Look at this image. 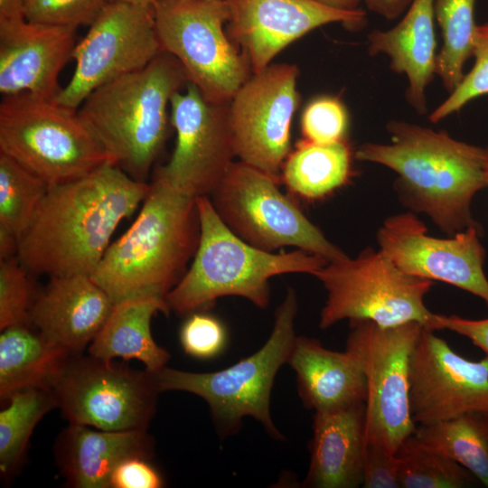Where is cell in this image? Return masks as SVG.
I'll return each mask as SVG.
<instances>
[{"label":"cell","mask_w":488,"mask_h":488,"mask_svg":"<svg viewBox=\"0 0 488 488\" xmlns=\"http://www.w3.org/2000/svg\"><path fill=\"white\" fill-rule=\"evenodd\" d=\"M149 187L111 163L50 185L19 239L16 257L29 272L50 278L91 275L116 229L143 202Z\"/></svg>","instance_id":"1"},{"label":"cell","mask_w":488,"mask_h":488,"mask_svg":"<svg viewBox=\"0 0 488 488\" xmlns=\"http://www.w3.org/2000/svg\"><path fill=\"white\" fill-rule=\"evenodd\" d=\"M386 128L390 143L362 144L354 157L394 171L400 202L427 215L448 236L481 228L471 205L486 187L485 147L402 120H390Z\"/></svg>","instance_id":"2"},{"label":"cell","mask_w":488,"mask_h":488,"mask_svg":"<svg viewBox=\"0 0 488 488\" xmlns=\"http://www.w3.org/2000/svg\"><path fill=\"white\" fill-rule=\"evenodd\" d=\"M136 219L112 242L90 275L114 303L156 296L177 285L201 237L197 198L174 187L156 171Z\"/></svg>","instance_id":"3"},{"label":"cell","mask_w":488,"mask_h":488,"mask_svg":"<svg viewBox=\"0 0 488 488\" xmlns=\"http://www.w3.org/2000/svg\"><path fill=\"white\" fill-rule=\"evenodd\" d=\"M187 83L181 63L163 51L93 90L77 113L114 163L145 182L167 137L171 99Z\"/></svg>","instance_id":"4"},{"label":"cell","mask_w":488,"mask_h":488,"mask_svg":"<svg viewBox=\"0 0 488 488\" xmlns=\"http://www.w3.org/2000/svg\"><path fill=\"white\" fill-rule=\"evenodd\" d=\"M197 207L199 245L191 266L165 296L170 311L192 313L230 296L263 309L270 301L271 277L289 273L314 275L328 262L301 249L274 253L256 248L221 221L209 196L197 197Z\"/></svg>","instance_id":"5"},{"label":"cell","mask_w":488,"mask_h":488,"mask_svg":"<svg viewBox=\"0 0 488 488\" xmlns=\"http://www.w3.org/2000/svg\"><path fill=\"white\" fill-rule=\"evenodd\" d=\"M296 291L288 287L275 312L267 342L251 355L213 372H189L167 368L151 372L159 392L179 390L202 398L209 406L221 435L235 433L241 420L251 417L277 440L282 434L270 414V398L276 375L287 363L296 338Z\"/></svg>","instance_id":"6"},{"label":"cell","mask_w":488,"mask_h":488,"mask_svg":"<svg viewBox=\"0 0 488 488\" xmlns=\"http://www.w3.org/2000/svg\"><path fill=\"white\" fill-rule=\"evenodd\" d=\"M0 153L49 185L116 164L77 109L28 92L5 96L0 104Z\"/></svg>","instance_id":"7"},{"label":"cell","mask_w":488,"mask_h":488,"mask_svg":"<svg viewBox=\"0 0 488 488\" xmlns=\"http://www.w3.org/2000/svg\"><path fill=\"white\" fill-rule=\"evenodd\" d=\"M313 276L327 294L319 320L322 329L348 319L384 327L416 322L430 330L434 313L425 296L434 281L403 272L380 249L369 247L353 258L329 261Z\"/></svg>","instance_id":"8"},{"label":"cell","mask_w":488,"mask_h":488,"mask_svg":"<svg viewBox=\"0 0 488 488\" xmlns=\"http://www.w3.org/2000/svg\"><path fill=\"white\" fill-rule=\"evenodd\" d=\"M163 51L181 63L188 83L213 103H229L253 74L246 54L226 31L223 0H155Z\"/></svg>","instance_id":"9"},{"label":"cell","mask_w":488,"mask_h":488,"mask_svg":"<svg viewBox=\"0 0 488 488\" xmlns=\"http://www.w3.org/2000/svg\"><path fill=\"white\" fill-rule=\"evenodd\" d=\"M278 179L234 161L209 197L221 221L256 248L273 252L291 246L328 262L346 258L279 190Z\"/></svg>","instance_id":"10"},{"label":"cell","mask_w":488,"mask_h":488,"mask_svg":"<svg viewBox=\"0 0 488 488\" xmlns=\"http://www.w3.org/2000/svg\"><path fill=\"white\" fill-rule=\"evenodd\" d=\"M350 325L345 350L366 381L365 442L395 454L418 427L409 408V363L425 327L416 322L384 327L365 320Z\"/></svg>","instance_id":"11"},{"label":"cell","mask_w":488,"mask_h":488,"mask_svg":"<svg viewBox=\"0 0 488 488\" xmlns=\"http://www.w3.org/2000/svg\"><path fill=\"white\" fill-rule=\"evenodd\" d=\"M52 391L70 423L108 431L147 429L160 393L147 370L81 353L71 356Z\"/></svg>","instance_id":"12"},{"label":"cell","mask_w":488,"mask_h":488,"mask_svg":"<svg viewBox=\"0 0 488 488\" xmlns=\"http://www.w3.org/2000/svg\"><path fill=\"white\" fill-rule=\"evenodd\" d=\"M162 52L153 6L109 1L77 42L74 72L55 100L78 109L93 90L145 68Z\"/></svg>","instance_id":"13"},{"label":"cell","mask_w":488,"mask_h":488,"mask_svg":"<svg viewBox=\"0 0 488 488\" xmlns=\"http://www.w3.org/2000/svg\"><path fill=\"white\" fill-rule=\"evenodd\" d=\"M176 133L169 162L155 171L174 187L192 196H210L237 156L229 103H213L192 83L170 103Z\"/></svg>","instance_id":"14"},{"label":"cell","mask_w":488,"mask_h":488,"mask_svg":"<svg viewBox=\"0 0 488 488\" xmlns=\"http://www.w3.org/2000/svg\"><path fill=\"white\" fill-rule=\"evenodd\" d=\"M297 76L295 64L270 63L253 73L230 101L237 157L277 178L290 153Z\"/></svg>","instance_id":"15"},{"label":"cell","mask_w":488,"mask_h":488,"mask_svg":"<svg viewBox=\"0 0 488 488\" xmlns=\"http://www.w3.org/2000/svg\"><path fill=\"white\" fill-rule=\"evenodd\" d=\"M482 229L471 227L447 238L427 234L411 211L388 217L377 232L379 249L403 272L465 290L488 306V279Z\"/></svg>","instance_id":"16"},{"label":"cell","mask_w":488,"mask_h":488,"mask_svg":"<svg viewBox=\"0 0 488 488\" xmlns=\"http://www.w3.org/2000/svg\"><path fill=\"white\" fill-rule=\"evenodd\" d=\"M408 397L418 426L488 411V358L465 359L424 328L410 358Z\"/></svg>","instance_id":"17"},{"label":"cell","mask_w":488,"mask_h":488,"mask_svg":"<svg viewBox=\"0 0 488 488\" xmlns=\"http://www.w3.org/2000/svg\"><path fill=\"white\" fill-rule=\"evenodd\" d=\"M226 31L258 73L290 43L329 23L363 24L366 13L342 11L315 0H223Z\"/></svg>","instance_id":"18"},{"label":"cell","mask_w":488,"mask_h":488,"mask_svg":"<svg viewBox=\"0 0 488 488\" xmlns=\"http://www.w3.org/2000/svg\"><path fill=\"white\" fill-rule=\"evenodd\" d=\"M78 28L0 20V92L5 96L28 92L54 99L58 79L77 44Z\"/></svg>","instance_id":"19"},{"label":"cell","mask_w":488,"mask_h":488,"mask_svg":"<svg viewBox=\"0 0 488 488\" xmlns=\"http://www.w3.org/2000/svg\"><path fill=\"white\" fill-rule=\"evenodd\" d=\"M114 304L90 275L51 277L36 296L31 324L70 352L81 353L103 327Z\"/></svg>","instance_id":"20"},{"label":"cell","mask_w":488,"mask_h":488,"mask_svg":"<svg viewBox=\"0 0 488 488\" xmlns=\"http://www.w3.org/2000/svg\"><path fill=\"white\" fill-rule=\"evenodd\" d=\"M54 452L60 472L69 486L110 488L115 468L127 458L151 459L155 455V441L147 429L94 430L70 423L60 434Z\"/></svg>","instance_id":"21"},{"label":"cell","mask_w":488,"mask_h":488,"mask_svg":"<svg viewBox=\"0 0 488 488\" xmlns=\"http://www.w3.org/2000/svg\"><path fill=\"white\" fill-rule=\"evenodd\" d=\"M365 425L364 401L336 409L314 411L310 464L305 486H361Z\"/></svg>","instance_id":"22"},{"label":"cell","mask_w":488,"mask_h":488,"mask_svg":"<svg viewBox=\"0 0 488 488\" xmlns=\"http://www.w3.org/2000/svg\"><path fill=\"white\" fill-rule=\"evenodd\" d=\"M434 5L435 0H413L395 26L368 35L369 54L387 56L390 69L407 77L405 97L419 115L428 111L426 90L436 76Z\"/></svg>","instance_id":"23"},{"label":"cell","mask_w":488,"mask_h":488,"mask_svg":"<svg viewBox=\"0 0 488 488\" xmlns=\"http://www.w3.org/2000/svg\"><path fill=\"white\" fill-rule=\"evenodd\" d=\"M287 363L296 372L298 393L305 408L321 411L365 402V378L348 351L334 352L317 339L296 336Z\"/></svg>","instance_id":"24"},{"label":"cell","mask_w":488,"mask_h":488,"mask_svg":"<svg viewBox=\"0 0 488 488\" xmlns=\"http://www.w3.org/2000/svg\"><path fill=\"white\" fill-rule=\"evenodd\" d=\"M164 297L142 296L114 304L103 327L89 346V355L105 361L121 358L143 362L154 372L164 367L170 353L159 346L151 332V321L157 313L168 314Z\"/></svg>","instance_id":"25"},{"label":"cell","mask_w":488,"mask_h":488,"mask_svg":"<svg viewBox=\"0 0 488 488\" xmlns=\"http://www.w3.org/2000/svg\"><path fill=\"white\" fill-rule=\"evenodd\" d=\"M33 325L1 331L0 398L2 404L25 388L52 390L72 355Z\"/></svg>","instance_id":"26"},{"label":"cell","mask_w":488,"mask_h":488,"mask_svg":"<svg viewBox=\"0 0 488 488\" xmlns=\"http://www.w3.org/2000/svg\"><path fill=\"white\" fill-rule=\"evenodd\" d=\"M352 151L347 140L315 144L302 139L282 167L288 189L306 199L324 197L349 180Z\"/></svg>","instance_id":"27"},{"label":"cell","mask_w":488,"mask_h":488,"mask_svg":"<svg viewBox=\"0 0 488 488\" xmlns=\"http://www.w3.org/2000/svg\"><path fill=\"white\" fill-rule=\"evenodd\" d=\"M415 436L488 487V411H470L446 421L418 426Z\"/></svg>","instance_id":"28"},{"label":"cell","mask_w":488,"mask_h":488,"mask_svg":"<svg viewBox=\"0 0 488 488\" xmlns=\"http://www.w3.org/2000/svg\"><path fill=\"white\" fill-rule=\"evenodd\" d=\"M0 411V471L8 478L16 471L36 424L53 408L50 389L25 388L13 392Z\"/></svg>","instance_id":"29"},{"label":"cell","mask_w":488,"mask_h":488,"mask_svg":"<svg viewBox=\"0 0 488 488\" xmlns=\"http://www.w3.org/2000/svg\"><path fill=\"white\" fill-rule=\"evenodd\" d=\"M475 3L476 0H435V18L443 41L437 52L436 75L448 93L462 81L465 65L472 57Z\"/></svg>","instance_id":"30"},{"label":"cell","mask_w":488,"mask_h":488,"mask_svg":"<svg viewBox=\"0 0 488 488\" xmlns=\"http://www.w3.org/2000/svg\"><path fill=\"white\" fill-rule=\"evenodd\" d=\"M400 488H465L477 479L446 455L424 445L415 434L395 453Z\"/></svg>","instance_id":"31"},{"label":"cell","mask_w":488,"mask_h":488,"mask_svg":"<svg viewBox=\"0 0 488 488\" xmlns=\"http://www.w3.org/2000/svg\"><path fill=\"white\" fill-rule=\"evenodd\" d=\"M49 186L38 175L0 153V226L20 239Z\"/></svg>","instance_id":"32"},{"label":"cell","mask_w":488,"mask_h":488,"mask_svg":"<svg viewBox=\"0 0 488 488\" xmlns=\"http://www.w3.org/2000/svg\"><path fill=\"white\" fill-rule=\"evenodd\" d=\"M28 270L19 258L0 259V330L32 325L31 311L36 298Z\"/></svg>","instance_id":"33"},{"label":"cell","mask_w":488,"mask_h":488,"mask_svg":"<svg viewBox=\"0 0 488 488\" xmlns=\"http://www.w3.org/2000/svg\"><path fill=\"white\" fill-rule=\"evenodd\" d=\"M474 65L460 84L449 93L428 116L431 123H438L458 112L467 103L488 95V23L476 24L473 36Z\"/></svg>","instance_id":"34"},{"label":"cell","mask_w":488,"mask_h":488,"mask_svg":"<svg viewBox=\"0 0 488 488\" xmlns=\"http://www.w3.org/2000/svg\"><path fill=\"white\" fill-rule=\"evenodd\" d=\"M349 115L337 97L322 96L311 100L301 117L304 139L315 144H333L346 139Z\"/></svg>","instance_id":"35"},{"label":"cell","mask_w":488,"mask_h":488,"mask_svg":"<svg viewBox=\"0 0 488 488\" xmlns=\"http://www.w3.org/2000/svg\"><path fill=\"white\" fill-rule=\"evenodd\" d=\"M109 0H26L24 19L78 28L90 26Z\"/></svg>","instance_id":"36"},{"label":"cell","mask_w":488,"mask_h":488,"mask_svg":"<svg viewBox=\"0 0 488 488\" xmlns=\"http://www.w3.org/2000/svg\"><path fill=\"white\" fill-rule=\"evenodd\" d=\"M180 342L184 352L198 359H210L220 354L227 342V333L216 317L193 313L183 323Z\"/></svg>","instance_id":"37"},{"label":"cell","mask_w":488,"mask_h":488,"mask_svg":"<svg viewBox=\"0 0 488 488\" xmlns=\"http://www.w3.org/2000/svg\"><path fill=\"white\" fill-rule=\"evenodd\" d=\"M361 487L400 488L396 455L380 445L366 442Z\"/></svg>","instance_id":"38"},{"label":"cell","mask_w":488,"mask_h":488,"mask_svg":"<svg viewBox=\"0 0 488 488\" xmlns=\"http://www.w3.org/2000/svg\"><path fill=\"white\" fill-rule=\"evenodd\" d=\"M163 485L159 472L142 457L122 461L110 477V488H160Z\"/></svg>","instance_id":"39"},{"label":"cell","mask_w":488,"mask_h":488,"mask_svg":"<svg viewBox=\"0 0 488 488\" xmlns=\"http://www.w3.org/2000/svg\"><path fill=\"white\" fill-rule=\"evenodd\" d=\"M449 330L465 336L481 349L488 358V318L467 319L456 314H434L430 330Z\"/></svg>","instance_id":"40"},{"label":"cell","mask_w":488,"mask_h":488,"mask_svg":"<svg viewBox=\"0 0 488 488\" xmlns=\"http://www.w3.org/2000/svg\"><path fill=\"white\" fill-rule=\"evenodd\" d=\"M413 0H364L367 8L383 17L393 21L402 16Z\"/></svg>","instance_id":"41"},{"label":"cell","mask_w":488,"mask_h":488,"mask_svg":"<svg viewBox=\"0 0 488 488\" xmlns=\"http://www.w3.org/2000/svg\"><path fill=\"white\" fill-rule=\"evenodd\" d=\"M18 245V237L0 226V259H7L17 256Z\"/></svg>","instance_id":"42"},{"label":"cell","mask_w":488,"mask_h":488,"mask_svg":"<svg viewBox=\"0 0 488 488\" xmlns=\"http://www.w3.org/2000/svg\"><path fill=\"white\" fill-rule=\"evenodd\" d=\"M26 0H0V20L23 19Z\"/></svg>","instance_id":"43"},{"label":"cell","mask_w":488,"mask_h":488,"mask_svg":"<svg viewBox=\"0 0 488 488\" xmlns=\"http://www.w3.org/2000/svg\"><path fill=\"white\" fill-rule=\"evenodd\" d=\"M316 2L342 11H356L359 10L360 5L364 0H315Z\"/></svg>","instance_id":"44"},{"label":"cell","mask_w":488,"mask_h":488,"mask_svg":"<svg viewBox=\"0 0 488 488\" xmlns=\"http://www.w3.org/2000/svg\"><path fill=\"white\" fill-rule=\"evenodd\" d=\"M109 1L126 2V3H130V4L153 6L155 0H109Z\"/></svg>","instance_id":"45"},{"label":"cell","mask_w":488,"mask_h":488,"mask_svg":"<svg viewBox=\"0 0 488 488\" xmlns=\"http://www.w3.org/2000/svg\"><path fill=\"white\" fill-rule=\"evenodd\" d=\"M486 152V187H488V144L485 147Z\"/></svg>","instance_id":"46"}]
</instances>
